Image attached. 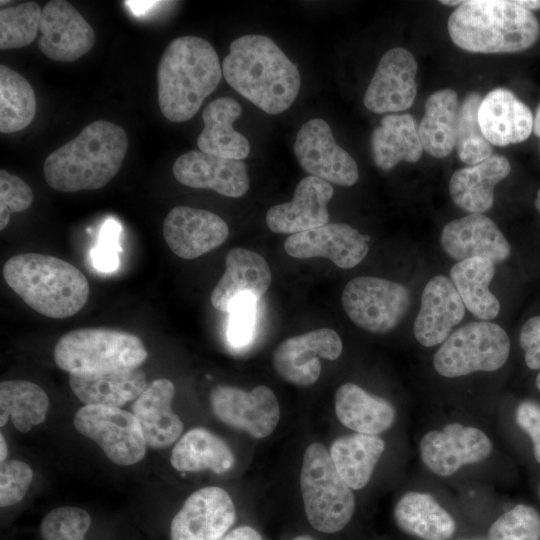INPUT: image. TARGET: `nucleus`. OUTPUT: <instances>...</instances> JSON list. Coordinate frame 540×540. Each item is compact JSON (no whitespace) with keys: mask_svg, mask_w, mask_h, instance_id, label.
Here are the masks:
<instances>
[{"mask_svg":"<svg viewBox=\"0 0 540 540\" xmlns=\"http://www.w3.org/2000/svg\"><path fill=\"white\" fill-rule=\"evenodd\" d=\"M221 540H263L261 535L250 526H239L227 533Z\"/></svg>","mask_w":540,"mask_h":540,"instance_id":"8fccbe9b","label":"nucleus"},{"mask_svg":"<svg viewBox=\"0 0 540 540\" xmlns=\"http://www.w3.org/2000/svg\"><path fill=\"white\" fill-rule=\"evenodd\" d=\"M511 171L508 159L492 155L486 160L455 171L449 182V192L455 205L470 214L488 211L494 202L496 184Z\"/></svg>","mask_w":540,"mask_h":540,"instance_id":"bb28decb","label":"nucleus"},{"mask_svg":"<svg viewBox=\"0 0 540 540\" xmlns=\"http://www.w3.org/2000/svg\"><path fill=\"white\" fill-rule=\"evenodd\" d=\"M394 517L405 532L422 540H448L456 531V523L433 496L408 492L396 504Z\"/></svg>","mask_w":540,"mask_h":540,"instance_id":"473e14b6","label":"nucleus"},{"mask_svg":"<svg viewBox=\"0 0 540 540\" xmlns=\"http://www.w3.org/2000/svg\"><path fill=\"white\" fill-rule=\"evenodd\" d=\"M69 385L84 405L121 407L135 400L148 384L145 372L138 367L105 373L69 374Z\"/></svg>","mask_w":540,"mask_h":540,"instance_id":"c85d7f7f","label":"nucleus"},{"mask_svg":"<svg viewBox=\"0 0 540 540\" xmlns=\"http://www.w3.org/2000/svg\"><path fill=\"white\" fill-rule=\"evenodd\" d=\"M223 75L213 46L197 36L172 40L157 68L158 103L171 122L191 119L217 88Z\"/></svg>","mask_w":540,"mask_h":540,"instance_id":"7ed1b4c3","label":"nucleus"},{"mask_svg":"<svg viewBox=\"0 0 540 540\" xmlns=\"http://www.w3.org/2000/svg\"><path fill=\"white\" fill-rule=\"evenodd\" d=\"M369 237L345 223H330L319 228L290 235L284 249L294 258L323 257L337 267L350 269L367 255Z\"/></svg>","mask_w":540,"mask_h":540,"instance_id":"6ab92c4d","label":"nucleus"},{"mask_svg":"<svg viewBox=\"0 0 540 540\" xmlns=\"http://www.w3.org/2000/svg\"><path fill=\"white\" fill-rule=\"evenodd\" d=\"M73 423L117 465H134L146 454L147 444L138 419L120 407L84 405L75 413Z\"/></svg>","mask_w":540,"mask_h":540,"instance_id":"9d476101","label":"nucleus"},{"mask_svg":"<svg viewBox=\"0 0 540 540\" xmlns=\"http://www.w3.org/2000/svg\"><path fill=\"white\" fill-rule=\"evenodd\" d=\"M519 343L524 350L526 365L532 370L540 369V316L531 317L525 322Z\"/></svg>","mask_w":540,"mask_h":540,"instance_id":"09e8293b","label":"nucleus"},{"mask_svg":"<svg viewBox=\"0 0 540 540\" xmlns=\"http://www.w3.org/2000/svg\"><path fill=\"white\" fill-rule=\"evenodd\" d=\"M176 180L188 187L212 189L231 198L246 194L250 180L241 160L217 157L191 150L180 155L173 164Z\"/></svg>","mask_w":540,"mask_h":540,"instance_id":"412c9836","label":"nucleus"},{"mask_svg":"<svg viewBox=\"0 0 540 540\" xmlns=\"http://www.w3.org/2000/svg\"><path fill=\"white\" fill-rule=\"evenodd\" d=\"M121 227L114 220L106 221L101 229L99 241L92 250L93 266L102 272L114 271L119 264L120 251L118 239Z\"/></svg>","mask_w":540,"mask_h":540,"instance_id":"49530a36","label":"nucleus"},{"mask_svg":"<svg viewBox=\"0 0 540 540\" xmlns=\"http://www.w3.org/2000/svg\"><path fill=\"white\" fill-rule=\"evenodd\" d=\"M533 132L540 138V104L536 109V113L533 119Z\"/></svg>","mask_w":540,"mask_h":540,"instance_id":"864d4df0","label":"nucleus"},{"mask_svg":"<svg viewBox=\"0 0 540 540\" xmlns=\"http://www.w3.org/2000/svg\"><path fill=\"white\" fill-rule=\"evenodd\" d=\"M536 386L540 390V373L536 377Z\"/></svg>","mask_w":540,"mask_h":540,"instance_id":"4d7b16f0","label":"nucleus"},{"mask_svg":"<svg viewBox=\"0 0 540 540\" xmlns=\"http://www.w3.org/2000/svg\"><path fill=\"white\" fill-rule=\"evenodd\" d=\"M293 540H314V539L306 535H301V536L295 537Z\"/></svg>","mask_w":540,"mask_h":540,"instance_id":"6e6d98bb","label":"nucleus"},{"mask_svg":"<svg viewBox=\"0 0 540 540\" xmlns=\"http://www.w3.org/2000/svg\"><path fill=\"white\" fill-rule=\"evenodd\" d=\"M229 235L217 214L188 206H176L163 221V237L171 251L183 259H195L217 248Z\"/></svg>","mask_w":540,"mask_h":540,"instance_id":"a211bd4d","label":"nucleus"},{"mask_svg":"<svg viewBox=\"0 0 540 540\" xmlns=\"http://www.w3.org/2000/svg\"><path fill=\"white\" fill-rule=\"evenodd\" d=\"M225 264V272L210 296L215 309L228 312L238 297L252 295L259 299L269 289L270 267L257 252L240 247L232 248L226 255Z\"/></svg>","mask_w":540,"mask_h":540,"instance_id":"a878e982","label":"nucleus"},{"mask_svg":"<svg viewBox=\"0 0 540 540\" xmlns=\"http://www.w3.org/2000/svg\"><path fill=\"white\" fill-rule=\"evenodd\" d=\"M128 148L125 130L97 120L47 156L43 165L47 184L60 192L97 190L120 170Z\"/></svg>","mask_w":540,"mask_h":540,"instance_id":"f03ea898","label":"nucleus"},{"mask_svg":"<svg viewBox=\"0 0 540 540\" xmlns=\"http://www.w3.org/2000/svg\"><path fill=\"white\" fill-rule=\"evenodd\" d=\"M8 455V447L3 433L0 434V462L6 461Z\"/></svg>","mask_w":540,"mask_h":540,"instance_id":"603ef678","label":"nucleus"},{"mask_svg":"<svg viewBox=\"0 0 540 540\" xmlns=\"http://www.w3.org/2000/svg\"><path fill=\"white\" fill-rule=\"evenodd\" d=\"M539 491H540V488H539Z\"/></svg>","mask_w":540,"mask_h":540,"instance_id":"13d9d810","label":"nucleus"},{"mask_svg":"<svg viewBox=\"0 0 540 540\" xmlns=\"http://www.w3.org/2000/svg\"><path fill=\"white\" fill-rule=\"evenodd\" d=\"M341 300L347 316L358 327L372 333H387L401 322L411 297L402 284L360 276L346 284Z\"/></svg>","mask_w":540,"mask_h":540,"instance_id":"1a4fd4ad","label":"nucleus"},{"mask_svg":"<svg viewBox=\"0 0 540 540\" xmlns=\"http://www.w3.org/2000/svg\"><path fill=\"white\" fill-rule=\"evenodd\" d=\"M242 113L241 105L231 97L209 102L202 113L204 129L197 138L201 152L228 159L242 160L249 155L247 138L233 129Z\"/></svg>","mask_w":540,"mask_h":540,"instance_id":"cd10ccee","label":"nucleus"},{"mask_svg":"<svg viewBox=\"0 0 540 540\" xmlns=\"http://www.w3.org/2000/svg\"><path fill=\"white\" fill-rule=\"evenodd\" d=\"M535 207L540 213V189L537 192L536 199H535Z\"/></svg>","mask_w":540,"mask_h":540,"instance_id":"5fc2aeb1","label":"nucleus"},{"mask_svg":"<svg viewBox=\"0 0 540 540\" xmlns=\"http://www.w3.org/2000/svg\"><path fill=\"white\" fill-rule=\"evenodd\" d=\"M215 416L226 425L255 438H264L276 428L280 409L277 397L267 386L251 391L234 386L218 385L209 396Z\"/></svg>","mask_w":540,"mask_h":540,"instance_id":"9b49d317","label":"nucleus"},{"mask_svg":"<svg viewBox=\"0 0 540 540\" xmlns=\"http://www.w3.org/2000/svg\"><path fill=\"white\" fill-rule=\"evenodd\" d=\"M335 412L344 426L367 435L386 431L395 420V409L390 402L354 383H345L336 391Z\"/></svg>","mask_w":540,"mask_h":540,"instance_id":"7c9ffc66","label":"nucleus"},{"mask_svg":"<svg viewBox=\"0 0 540 540\" xmlns=\"http://www.w3.org/2000/svg\"><path fill=\"white\" fill-rule=\"evenodd\" d=\"M90 525L91 517L86 510L62 506L44 516L40 532L44 540H85Z\"/></svg>","mask_w":540,"mask_h":540,"instance_id":"79ce46f5","label":"nucleus"},{"mask_svg":"<svg viewBox=\"0 0 540 540\" xmlns=\"http://www.w3.org/2000/svg\"><path fill=\"white\" fill-rule=\"evenodd\" d=\"M465 306L451 279L437 275L425 285L414 335L426 347L443 343L465 315Z\"/></svg>","mask_w":540,"mask_h":540,"instance_id":"5701e85b","label":"nucleus"},{"mask_svg":"<svg viewBox=\"0 0 540 540\" xmlns=\"http://www.w3.org/2000/svg\"><path fill=\"white\" fill-rule=\"evenodd\" d=\"M482 98L476 92L466 95L459 106L456 128V149L462 162L469 166L492 156V146L484 137L478 122Z\"/></svg>","mask_w":540,"mask_h":540,"instance_id":"58836bf2","label":"nucleus"},{"mask_svg":"<svg viewBox=\"0 0 540 540\" xmlns=\"http://www.w3.org/2000/svg\"><path fill=\"white\" fill-rule=\"evenodd\" d=\"M236 519L230 495L216 486L187 497L170 524L171 540H221Z\"/></svg>","mask_w":540,"mask_h":540,"instance_id":"4468645a","label":"nucleus"},{"mask_svg":"<svg viewBox=\"0 0 540 540\" xmlns=\"http://www.w3.org/2000/svg\"><path fill=\"white\" fill-rule=\"evenodd\" d=\"M148 357L135 334L111 328H81L65 333L53 358L69 374H92L138 368Z\"/></svg>","mask_w":540,"mask_h":540,"instance_id":"423d86ee","label":"nucleus"},{"mask_svg":"<svg viewBox=\"0 0 540 540\" xmlns=\"http://www.w3.org/2000/svg\"><path fill=\"white\" fill-rule=\"evenodd\" d=\"M257 298L242 295L231 304L228 322V339L235 347L248 344L253 336Z\"/></svg>","mask_w":540,"mask_h":540,"instance_id":"a18cd8bd","label":"nucleus"},{"mask_svg":"<svg viewBox=\"0 0 540 540\" xmlns=\"http://www.w3.org/2000/svg\"><path fill=\"white\" fill-rule=\"evenodd\" d=\"M530 108L505 88L486 94L478 108V122L486 140L495 146H507L526 140L533 130Z\"/></svg>","mask_w":540,"mask_h":540,"instance_id":"b1692460","label":"nucleus"},{"mask_svg":"<svg viewBox=\"0 0 540 540\" xmlns=\"http://www.w3.org/2000/svg\"><path fill=\"white\" fill-rule=\"evenodd\" d=\"M49 407L47 393L36 383L25 380L0 383L1 427L10 419L18 431L28 432L46 420Z\"/></svg>","mask_w":540,"mask_h":540,"instance_id":"e433bc0d","label":"nucleus"},{"mask_svg":"<svg viewBox=\"0 0 540 540\" xmlns=\"http://www.w3.org/2000/svg\"><path fill=\"white\" fill-rule=\"evenodd\" d=\"M33 480V470L24 461L6 460L0 465V506L10 507L26 495Z\"/></svg>","mask_w":540,"mask_h":540,"instance_id":"37998d69","label":"nucleus"},{"mask_svg":"<svg viewBox=\"0 0 540 540\" xmlns=\"http://www.w3.org/2000/svg\"><path fill=\"white\" fill-rule=\"evenodd\" d=\"M459 106L457 93L452 89H441L428 97L418 132L423 150L429 155L444 158L453 151Z\"/></svg>","mask_w":540,"mask_h":540,"instance_id":"72a5a7b5","label":"nucleus"},{"mask_svg":"<svg viewBox=\"0 0 540 540\" xmlns=\"http://www.w3.org/2000/svg\"><path fill=\"white\" fill-rule=\"evenodd\" d=\"M385 450L384 441L375 436L355 433L336 439L330 456L340 476L351 489H361L369 482Z\"/></svg>","mask_w":540,"mask_h":540,"instance_id":"c9c22d12","label":"nucleus"},{"mask_svg":"<svg viewBox=\"0 0 540 540\" xmlns=\"http://www.w3.org/2000/svg\"><path fill=\"white\" fill-rule=\"evenodd\" d=\"M36 97L29 82L6 65L0 66V132H18L32 122Z\"/></svg>","mask_w":540,"mask_h":540,"instance_id":"4c0bfd02","label":"nucleus"},{"mask_svg":"<svg viewBox=\"0 0 540 540\" xmlns=\"http://www.w3.org/2000/svg\"><path fill=\"white\" fill-rule=\"evenodd\" d=\"M174 395L173 382L159 378L148 384L132 403V413L141 425L149 448H167L183 431V422L172 409Z\"/></svg>","mask_w":540,"mask_h":540,"instance_id":"393cba45","label":"nucleus"},{"mask_svg":"<svg viewBox=\"0 0 540 540\" xmlns=\"http://www.w3.org/2000/svg\"><path fill=\"white\" fill-rule=\"evenodd\" d=\"M294 154L309 175L328 183L349 187L358 180L356 161L336 143L329 124L321 118H313L301 126Z\"/></svg>","mask_w":540,"mask_h":540,"instance_id":"f8f14e48","label":"nucleus"},{"mask_svg":"<svg viewBox=\"0 0 540 540\" xmlns=\"http://www.w3.org/2000/svg\"><path fill=\"white\" fill-rule=\"evenodd\" d=\"M441 246L454 260L488 259L505 261L511 253L510 245L497 225L483 214H469L447 223L441 232Z\"/></svg>","mask_w":540,"mask_h":540,"instance_id":"aec40b11","label":"nucleus"},{"mask_svg":"<svg viewBox=\"0 0 540 540\" xmlns=\"http://www.w3.org/2000/svg\"><path fill=\"white\" fill-rule=\"evenodd\" d=\"M515 2L530 11L540 9V0H517Z\"/></svg>","mask_w":540,"mask_h":540,"instance_id":"3c124183","label":"nucleus"},{"mask_svg":"<svg viewBox=\"0 0 540 540\" xmlns=\"http://www.w3.org/2000/svg\"><path fill=\"white\" fill-rule=\"evenodd\" d=\"M170 462L180 472L211 470L222 474L230 470L235 462L227 443L205 428L187 431L175 444Z\"/></svg>","mask_w":540,"mask_h":540,"instance_id":"2f4dec72","label":"nucleus"},{"mask_svg":"<svg viewBox=\"0 0 540 540\" xmlns=\"http://www.w3.org/2000/svg\"><path fill=\"white\" fill-rule=\"evenodd\" d=\"M492 450L489 438L479 429L450 423L441 431L426 433L420 455L427 468L439 476H450L462 466L486 459Z\"/></svg>","mask_w":540,"mask_h":540,"instance_id":"2eb2a0df","label":"nucleus"},{"mask_svg":"<svg viewBox=\"0 0 540 540\" xmlns=\"http://www.w3.org/2000/svg\"><path fill=\"white\" fill-rule=\"evenodd\" d=\"M517 425L532 440L535 460L540 464V404L534 401H523L516 408Z\"/></svg>","mask_w":540,"mask_h":540,"instance_id":"de8ad7c7","label":"nucleus"},{"mask_svg":"<svg viewBox=\"0 0 540 540\" xmlns=\"http://www.w3.org/2000/svg\"><path fill=\"white\" fill-rule=\"evenodd\" d=\"M300 488L306 517L314 529L335 533L349 523L355 509L352 489L321 443L310 444L304 453Z\"/></svg>","mask_w":540,"mask_h":540,"instance_id":"0eeeda50","label":"nucleus"},{"mask_svg":"<svg viewBox=\"0 0 540 540\" xmlns=\"http://www.w3.org/2000/svg\"><path fill=\"white\" fill-rule=\"evenodd\" d=\"M38 48L49 59L72 62L95 43V33L89 23L69 2L49 1L41 12Z\"/></svg>","mask_w":540,"mask_h":540,"instance_id":"dca6fc26","label":"nucleus"},{"mask_svg":"<svg viewBox=\"0 0 540 540\" xmlns=\"http://www.w3.org/2000/svg\"><path fill=\"white\" fill-rule=\"evenodd\" d=\"M41 12L35 2H24L0 11V48H21L32 43L39 30Z\"/></svg>","mask_w":540,"mask_h":540,"instance_id":"ea45409f","label":"nucleus"},{"mask_svg":"<svg viewBox=\"0 0 540 540\" xmlns=\"http://www.w3.org/2000/svg\"><path fill=\"white\" fill-rule=\"evenodd\" d=\"M490 540H540V514L518 504L503 513L489 528Z\"/></svg>","mask_w":540,"mask_h":540,"instance_id":"a19ab883","label":"nucleus"},{"mask_svg":"<svg viewBox=\"0 0 540 540\" xmlns=\"http://www.w3.org/2000/svg\"><path fill=\"white\" fill-rule=\"evenodd\" d=\"M342 349L343 344L336 331L316 329L280 343L273 352V367L285 381L297 386H310L321 373L319 358L336 360Z\"/></svg>","mask_w":540,"mask_h":540,"instance_id":"ddd939ff","label":"nucleus"},{"mask_svg":"<svg viewBox=\"0 0 540 540\" xmlns=\"http://www.w3.org/2000/svg\"><path fill=\"white\" fill-rule=\"evenodd\" d=\"M7 285L43 316L62 319L86 304L90 287L85 275L71 263L40 253H22L3 266Z\"/></svg>","mask_w":540,"mask_h":540,"instance_id":"39448f33","label":"nucleus"},{"mask_svg":"<svg viewBox=\"0 0 540 540\" xmlns=\"http://www.w3.org/2000/svg\"><path fill=\"white\" fill-rule=\"evenodd\" d=\"M29 185L16 175L0 171V230L10 221L11 213L27 210L33 202Z\"/></svg>","mask_w":540,"mask_h":540,"instance_id":"c03bdc74","label":"nucleus"},{"mask_svg":"<svg viewBox=\"0 0 540 540\" xmlns=\"http://www.w3.org/2000/svg\"><path fill=\"white\" fill-rule=\"evenodd\" d=\"M227 83L270 115L287 110L301 84L297 66L264 35H243L230 44L222 63Z\"/></svg>","mask_w":540,"mask_h":540,"instance_id":"f257e3e1","label":"nucleus"},{"mask_svg":"<svg viewBox=\"0 0 540 540\" xmlns=\"http://www.w3.org/2000/svg\"><path fill=\"white\" fill-rule=\"evenodd\" d=\"M417 69V62L408 50L400 47L388 50L365 92V107L377 114L410 108L416 97Z\"/></svg>","mask_w":540,"mask_h":540,"instance_id":"f3484780","label":"nucleus"},{"mask_svg":"<svg viewBox=\"0 0 540 540\" xmlns=\"http://www.w3.org/2000/svg\"><path fill=\"white\" fill-rule=\"evenodd\" d=\"M333 195L330 183L309 175L299 181L290 202L268 210L266 224L274 233L291 235L324 226L329 220L327 204Z\"/></svg>","mask_w":540,"mask_h":540,"instance_id":"4be33fe9","label":"nucleus"},{"mask_svg":"<svg viewBox=\"0 0 540 540\" xmlns=\"http://www.w3.org/2000/svg\"><path fill=\"white\" fill-rule=\"evenodd\" d=\"M448 33L459 48L473 53H512L539 38L535 15L515 1H463L448 19Z\"/></svg>","mask_w":540,"mask_h":540,"instance_id":"20e7f679","label":"nucleus"},{"mask_svg":"<svg viewBox=\"0 0 540 540\" xmlns=\"http://www.w3.org/2000/svg\"><path fill=\"white\" fill-rule=\"evenodd\" d=\"M494 275V263L483 258L459 261L450 270L451 281L465 308L484 321L496 318L500 311L498 299L489 290Z\"/></svg>","mask_w":540,"mask_h":540,"instance_id":"f704fd0d","label":"nucleus"},{"mask_svg":"<svg viewBox=\"0 0 540 540\" xmlns=\"http://www.w3.org/2000/svg\"><path fill=\"white\" fill-rule=\"evenodd\" d=\"M371 149L375 165L391 170L399 162H417L423 147L418 126L410 114H388L371 136Z\"/></svg>","mask_w":540,"mask_h":540,"instance_id":"c756f323","label":"nucleus"},{"mask_svg":"<svg viewBox=\"0 0 540 540\" xmlns=\"http://www.w3.org/2000/svg\"><path fill=\"white\" fill-rule=\"evenodd\" d=\"M510 340L503 328L488 321L458 328L442 343L433 357L436 372L448 378L479 371H495L507 361Z\"/></svg>","mask_w":540,"mask_h":540,"instance_id":"6e6552de","label":"nucleus"}]
</instances>
